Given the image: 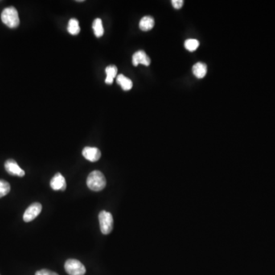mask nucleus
Instances as JSON below:
<instances>
[{
  "mask_svg": "<svg viewBox=\"0 0 275 275\" xmlns=\"http://www.w3.org/2000/svg\"><path fill=\"white\" fill-rule=\"evenodd\" d=\"M83 157L91 162H96L100 160L101 157V152L100 149L94 147H86L82 152Z\"/></svg>",
  "mask_w": 275,
  "mask_h": 275,
  "instance_id": "nucleus-7",
  "label": "nucleus"
},
{
  "mask_svg": "<svg viewBox=\"0 0 275 275\" xmlns=\"http://www.w3.org/2000/svg\"><path fill=\"white\" fill-rule=\"evenodd\" d=\"M67 31L73 35H76L80 33V28L79 26V22L76 20V18H71V20L69 21Z\"/></svg>",
  "mask_w": 275,
  "mask_h": 275,
  "instance_id": "nucleus-14",
  "label": "nucleus"
},
{
  "mask_svg": "<svg viewBox=\"0 0 275 275\" xmlns=\"http://www.w3.org/2000/svg\"><path fill=\"white\" fill-rule=\"evenodd\" d=\"M154 26V19L152 16L146 15L141 18L139 22V28L141 31H148L152 30Z\"/></svg>",
  "mask_w": 275,
  "mask_h": 275,
  "instance_id": "nucleus-10",
  "label": "nucleus"
},
{
  "mask_svg": "<svg viewBox=\"0 0 275 275\" xmlns=\"http://www.w3.org/2000/svg\"><path fill=\"white\" fill-rule=\"evenodd\" d=\"M1 19L2 22L10 29H15L20 24L18 11L13 6L6 8L2 10Z\"/></svg>",
  "mask_w": 275,
  "mask_h": 275,
  "instance_id": "nucleus-2",
  "label": "nucleus"
},
{
  "mask_svg": "<svg viewBox=\"0 0 275 275\" xmlns=\"http://www.w3.org/2000/svg\"><path fill=\"white\" fill-rule=\"evenodd\" d=\"M199 42L196 39H187L185 41V48L189 51H194L199 47Z\"/></svg>",
  "mask_w": 275,
  "mask_h": 275,
  "instance_id": "nucleus-17",
  "label": "nucleus"
},
{
  "mask_svg": "<svg viewBox=\"0 0 275 275\" xmlns=\"http://www.w3.org/2000/svg\"><path fill=\"white\" fill-rule=\"evenodd\" d=\"M116 81L119 85L121 86L122 90L125 91H130L133 86L132 80L123 75H119L116 78Z\"/></svg>",
  "mask_w": 275,
  "mask_h": 275,
  "instance_id": "nucleus-12",
  "label": "nucleus"
},
{
  "mask_svg": "<svg viewBox=\"0 0 275 275\" xmlns=\"http://www.w3.org/2000/svg\"><path fill=\"white\" fill-rule=\"evenodd\" d=\"M87 185L92 191H100L107 185L105 176L100 170H93L87 178Z\"/></svg>",
  "mask_w": 275,
  "mask_h": 275,
  "instance_id": "nucleus-1",
  "label": "nucleus"
},
{
  "mask_svg": "<svg viewBox=\"0 0 275 275\" xmlns=\"http://www.w3.org/2000/svg\"><path fill=\"white\" fill-rule=\"evenodd\" d=\"M206 73H207V67L204 63L198 62V63H195L193 67V74L197 78L201 79V78L204 77L206 76Z\"/></svg>",
  "mask_w": 275,
  "mask_h": 275,
  "instance_id": "nucleus-11",
  "label": "nucleus"
},
{
  "mask_svg": "<svg viewBox=\"0 0 275 275\" xmlns=\"http://www.w3.org/2000/svg\"><path fill=\"white\" fill-rule=\"evenodd\" d=\"M117 67L115 65H109L106 68L107 78H106L105 82L107 84H112L117 75Z\"/></svg>",
  "mask_w": 275,
  "mask_h": 275,
  "instance_id": "nucleus-13",
  "label": "nucleus"
},
{
  "mask_svg": "<svg viewBox=\"0 0 275 275\" xmlns=\"http://www.w3.org/2000/svg\"><path fill=\"white\" fill-rule=\"evenodd\" d=\"M92 29H93V31H94L96 37L100 38V37L103 36V34H104V29H103V22H102V20L100 18H96V19L93 21V23H92Z\"/></svg>",
  "mask_w": 275,
  "mask_h": 275,
  "instance_id": "nucleus-15",
  "label": "nucleus"
},
{
  "mask_svg": "<svg viewBox=\"0 0 275 275\" xmlns=\"http://www.w3.org/2000/svg\"><path fill=\"white\" fill-rule=\"evenodd\" d=\"M42 206L41 203H34L28 207L23 215V220L26 223L34 220L41 214Z\"/></svg>",
  "mask_w": 275,
  "mask_h": 275,
  "instance_id": "nucleus-5",
  "label": "nucleus"
},
{
  "mask_svg": "<svg viewBox=\"0 0 275 275\" xmlns=\"http://www.w3.org/2000/svg\"><path fill=\"white\" fill-rule=\"evenodd\" d=\"M5 169L10 175L24 177L26 172L24 171L20 167L18 166L16 161L13 159H9L5 162Z\"/></svg>",
  "mask_w": 275,
  "mask_h": 275,
  "instance_id": "nucleus-6",
  "label": "nucleus"
},
{
  "mask_svg": "<svg viewBox=\"0 0 275 275\" xmlns=\"http://www.w3.org/2000/svg\"><path fill=\"white\" fill-rule=\"evenodd\" d=\"M64 268L69 275H84L86 274L85 266L76 259H68L64 264Z\"/></svg>",
  "mask_w": 275,
  "mask_h": 275,
  "instance_id": "nucleus-4",
  "label": "nucleus"
},
{
  "mask_svg": "<svg viewBox=\"0 0 275 275\" xmlns=\"http://www.w3.org/2000/svg\"><path fill=\"white\" fill-rule=\"evenodd\" d=\"M183 2H184L183 0H172L171 1L172 6L176 9H180L182 8V6H183Z\"/></svg>",
  "mask_w": 275,
  "mask_h": 275,
  "instance_id": "nucleus-19",
  "label": "nucleus"
},
{
  "mask_svg": "<svg viewBox=\"0 0 275 275\" xmlns=\"http://www.w3.org/2000/svg\"><path fill=\"white\" fill-rule=\"evenodd\" d=\"M35 275H58L56 272H51L50 270L42 269L35 273Z\"/></svg>",
  "mask_w": 275,
  "mask_h": 275,
  "instance_id": "nucleus-18",
  "label": "nucleus"
},
{
  "mask_svg": "<svg viewBox=\"0 0 275 275\" xmlns=\"http://www.w3.org/2000/svg\"><path fill=\"white\" fill-rule=\"evenodd\" d=\"M100 230L103 235L111 233L113 229V217L110 213L103 210L99 214Z\"/></svg>",
  "mask_w": 275,
  "mask_h": 275,
  "instance_id": "nucleus-3",
  "label": "nucleus"
},
{
  "mask_svg": "<svg viewBox=\"0 0 275 275\" xmlns=\"http://www.w3.org/2000/svg\"><path fill=\"white\" fill-rule=\"evenodd\" d=\"M51 188L55 190H65L67 187V183H66L65 178H63L61 173H58L53 177L52 179L50 182Z\"/></svg>",
  "mask_w": 275,
  "mask_h": 275,
  "instance_id": "nucleus-8",
  "label": "nucleus"
},
{
  "mask_svg": "<svg viewBox=\"0 0 275 275\" xmlns=\"http://www.w3.org/2000/svg\"><path fill=\"white\" fill-rule=\"evenodd\" d=\"M10 190H11V186L7 181L0 180V198L7 195L10 192Z\"/></svg>",
  "mask_w": 275,
  "mask_h": 275,
  "instance_id": "nucleus-16",
  "label": "nucleus"
},
{
  "mask_svg": "<svg viewBox=\"0 0 275 275\" xmlns=\"http://www.w3.org/2000/svg\"><path fill=\"white\" fill-rule=\"evenodd\" d=\"M132 63L136 67L140 64V63L143 64V65L149 66L150 65L151 60L145 51H138L135 53L133 56H132Z\"/></svg>",
  "mask_w": 275,
  "mask_h": 275,
  "instance_id": "nucleus-9",
  "label": "nucleus"
}]
</instances>
